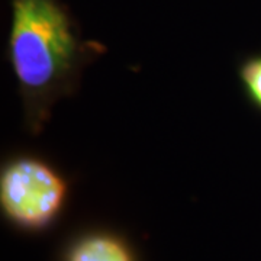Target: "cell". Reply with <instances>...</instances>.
I'll use <instances>...</instances> for the list:
<instances>
[{
  "label": "cell",
  "instance_id": "4",
  "mask_svg": "<svg viewBox=\"0 0 261 261\" xmlns=\"http://www.w3.org/2000/svg\"><path fill=\"white\" fill-rule=\"evenodd\" d=\"M240 79L251 102L261 109V57L244 61L240 67Z\"/></svg>",
  "mask_w": 261,
  "mask_h": 261
},
{
  "label": "cell",
  "instance_id": "1",
  "mask_svg": "<svg viewBox=\"0 0 261 261\" xmlns=\"http://www.w3.org/2000/svg\"><path fill=\"white\" fill-rule=\"evenodd\" d=\"M8 58L18 80L25 125L41 134L60 99L77 92L83 70L108 48L83 39L61 0H10Z\"/></svg>",
  "mask_w": 261,
  "mask_h": 261
},
{
  "label": "cell",
  "instance_id": "2",
  "mask_svg": "<svg viewBox=\"0 0 261 261\" xmlns=\"http://www.w3.org/2000/svg\"><path fill=\"white\" fill-rule=\"evenodd\" d=\"M68 183L37 157H16L0 173V207L10 224L29 232L48 228L61 214Z\"/></svg>",
  "mask_w": 261,
  "mask_h": 261
},
{
  "label": "cell",
  "instance_id": "3",
  "mask_svg": "<svg viewBox=\"0 0 261 261\" xmlns=\"http://www.w3.org/2000/svg\"><path fill=\"white\" fill-rule=\"evenodd\" d=\"M65 261H137L121 237L108 232L87 233L67 251Z\"/></svg>",
  "mask_w": 261,
  "mask_h": 261
}]
</instances>
